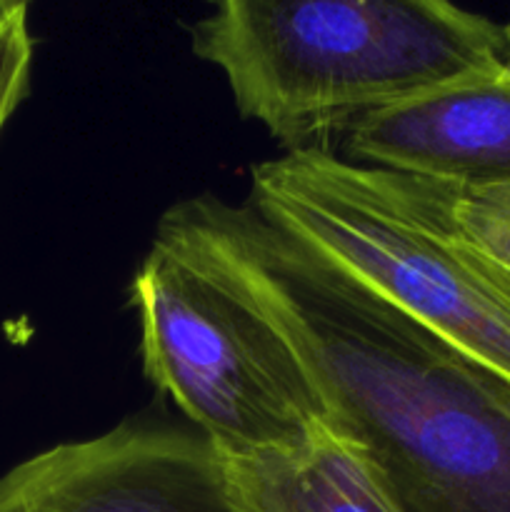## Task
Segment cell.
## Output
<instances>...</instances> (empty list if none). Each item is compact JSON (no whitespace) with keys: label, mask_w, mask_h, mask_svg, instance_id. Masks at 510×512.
Instances as JSON below:
<instances>
[{"label":"cell","mask_w":510,"mask_h":512,"mask_svg":"<svg viewBox=\"0 0 510 512\" xmlns=\"http://www.w3.org/2000/svg\"><path fill=\"white\" fill-rule=\"evenodd\" d=\"M155 240L248 300L308 370L330 428L395 512H510V380L350 278L273 220L215 195Z\"/></svg>","instance_id":"cell-1"},{"label":"cell","mask_w":510,"mask_h":512,"mask_svg":"<svg viewBox=\"0 0 510 512\" xmlns=\"http://www.w3.org/2000/svg\"><path fill=\"white\" fill-rule=\"evenodd\" d=\"M225 465L238 512H395L363 455L333 428L295 450Z\"/></svg>","instance_id":"cell-7"},{"label":"cell","mask_w":510,"mask_h":512,"mask_svg":"<svg viewBox=\"0 0 510 512\" xmlns=\"http://www.w3.org/2000/svg\"><path fill=\"white\" fill-rule=\"evenodd\" d=\"M353 163L448 185H510V73L470 75L348 133Z\"/></svg>","instance_id":"cell-6"},{"label":"cell","mask_w":510,"mask_h":512,"mask_svg":"<svg viewBox=\"0 0 510 512\" xmlns=\"http://www.w3.org/2000/svg\"><path fill=\"white\" fill-rule=\"evenodd\" d=\"M145 378L225 460L295 450L330 428L288 340L233 288L153 238L130 280Z\"/></svg>","instance_id":"cell-4"},{"label":"cell","mask_w":510,"mask_h":512,"mask_svg":"<svg viewBox=\"0 0 510 512\" xmlns=\"http://www.w3.org/2000/svg\"><path fill=\"white\" fill-rule=\"evenodd\" d=\"M505 35V50H503V68L510 73V25H503Z\"/></svg>","instance_id":"cell-9"},{"label":"cell","mask_w":510,"mask_h":512,"mask_svg":"<svg viewBox=\"0 0 510 512\" xmlns=\"http://www.w3.org/2000/svg\"><path fill=\"white\" fill-rule=\"evenodd\" d=\"M35 38L28 5L0 3V133L30 90Z\"/></svg>","instance_id":"cell-8"},{"label":"cell","mask_w":510,"mask_h":512,"mask_svg":"<svg viewBox=\"0 0 510 512\" xmlns=\"http://www.w3.org/2000/svg\"><path fill=\"white\" fill-rule=\"evenodd\" d=\"M0 512H238L225 458L198 433L125 420L0 475Z\"/></svg>","instance_id":"cell-5"},{"label":"cell","mask_w":510,"mask_h":512,"mask_svg":"<svg viewBox=\"0 0 510 512\" xmlns=\"http://www.w3.org/2000/svg\"><path fill=\"white\" fill-rule=\"evenodd\" d=\"M248 200L308 248L510 380V268L455 238L405 175L323 148L250 170Z\"/></svg>","instance_id":"cell-3"},{"label":"cell","mask_w":510,"mask_h":512,"mask_svg":"<svg viewBox=\"0 0 510 512\" xmlns=\"http://www.w3.org/2000/svg\"><path fill=\"white\" fill-rule=\"evenodd\" d=\"M240 115L288 153L503 68V25L445 0H223L190 28Z\"/></svg>","instance_id":"cell-2"}]
</instances>
